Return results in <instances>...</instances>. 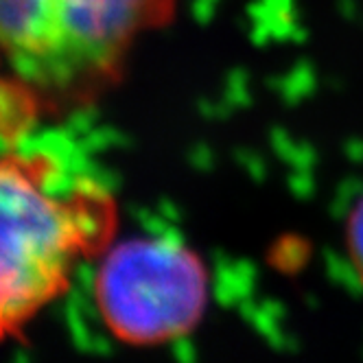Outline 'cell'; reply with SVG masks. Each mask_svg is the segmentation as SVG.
I'll return each instance as SVG.
<instances>
[{"label": "cell", "mask_w": 363, "mask_h": 363, "mask_svg": "<svg viewBox=\"0 0 363 363\" xmlns=\"http://www.w3.org/2000/svg\"><path fill=\"white\" fill-rule=\"evenodd\" d=\"M116 208L88 179L68 182L40 151L0 155V342L60 298L114 235Z\"/></svg>", "instance_id": "obj_1"}, {"label": "cell", "mask_w": 363, "mask_h": 363, "mask_svg": "<svg viewBox=\"0 0 363 363\" xmlns=\"http://www.w3.org/2000/svg\"><path fill=\"white\" fill-rule=\"evenodd\" d=\"M175 0H0V57L42 108L90 103Z\"/></svg>", "instance_id": "obj_2"}, {"label": "cell", "mask_w": 363, "mask_h": 363, "mask_svg": "<svg viewBox=\"0 0 363 363\" xmlns=\"http://www.w3.org/2000/svg\"><path fill=\"white\" fill-rule=\"evenodd\" d=\"M350 243H352V252H354V261H357L359 269L363 272V206H359V211L352 217Z\"/></svg>", "instance_id": "obj_5"}, {"label": "cell", "mask_w": 363, "mask_h": 363, "mask_svg": "<svg viewBox=\"0 0 363 363\" xmlns=\"http://www.w3.org/2000/svg\"><path fill=\"white\" fill-rule=\"evenodd\" d=\"M40 101L16 79L0 77V136L16 138L38 118Z\"/></svg>", "instance_id": "obj_4"}, {"label": "cell", "mask_w": 363, "mask_h": 363, "mask_svg": "<svg viewBox=\"0 0 363 363\" xmlns=\"http://www.w3.org/2000/svg\"><path fill=\"white\" fill-rule=\"evenodd\" d=\"M94 302L118 340L160 344L197 324L206 304V274L197 256L179 243L123 241L96 269Z\"/></svg>", "instance_id": "obj_3"}]
</instances>
